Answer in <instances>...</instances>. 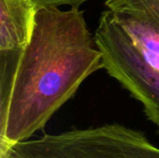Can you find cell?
Wrapping results in <instances>:
<instances>
[{
	"label": "cell",
	"instance_id": "1",
	"mask_svg": "<svg viewBox=\"0 0 159 158\" xmlns=\"http://www.w3.org/2000/svg\"><path fill=\"white\" fill-rule=\"evenodd\" d=\"M102 68V54L82 10L38 8L8 102L0 109V149L8 150L42 130Z\"/></svg>",
	"mask_w": 159,
	"mask_h": 158
},
{
	"label": "cell",
	"instance_id": "4",
	"mask_svg": "<svg viewBox=\"0 0 159 158\" xmlns=\"http://www.w3.org/2000/svg\"><path fill=\"white\" fill-rule=\"evenodd\" d=\"M36 10L31 0H0V109L8 102Z\"/></svg>",
	"mask_w": 159,
	"mask_h": 158
},
{
	"label": "cell",
	"instance_id": "5",
	"mask_svg": "<svg viewBox=\"0 0 159 158\" xmlns=\"http://www.w3.org/2000/svg\"><path fill=\"white\" fill-rule=\"evenodd\" d=\"M105 7L159 72V0H107Z\"/></svg>",
	"mask_w": 159,
	"mask_h": 158
},
{
	"label": "cell",
	"instance_id": "3",
	"mask_svg": "<svg viewBox=\"0 0 159 158\" xmlns=\"http://www.w3.org/2000/svg\"><path fill=\"white\" fill-rule=\"evenodd\" d=\"M95 40L102 54L103 69L140 102L159 133V72L142 56L129 33L109 9L99 19Z\"/></svg>",
	"mask_w": 159,
	"mask_h": 158
},
{
	"label": "cell",
	"instance_id": "2",
	"mask_svg": "<svg viewBox=\"0 0 159 158\" xmlns=\"http://www.w3.org/2000/svg\"><path fill=\"white\" fill-rule=\"evenodd\" d=\"M0 152L7 158H159L143 132L119 124L44 134Z\"/></svg>",
	"mask_w": 159,
	"mask_h": 158
},
{
	"label": "cell",
	"instance_id": "6",
	"mask_svg": "<svg viewBox=\"0 0 159 158\" xmlns=\"http://www.w3.org/2000/svg\"><path fill=\"white\" fill-rule=\"evenodd\" d=\"M36 9L40 7H60L68 6L72 8H79L81 5L89 0H31Z\"/></svg>",
	"mask_w": 159,
	"mask_h": 158
}]
</instances>
